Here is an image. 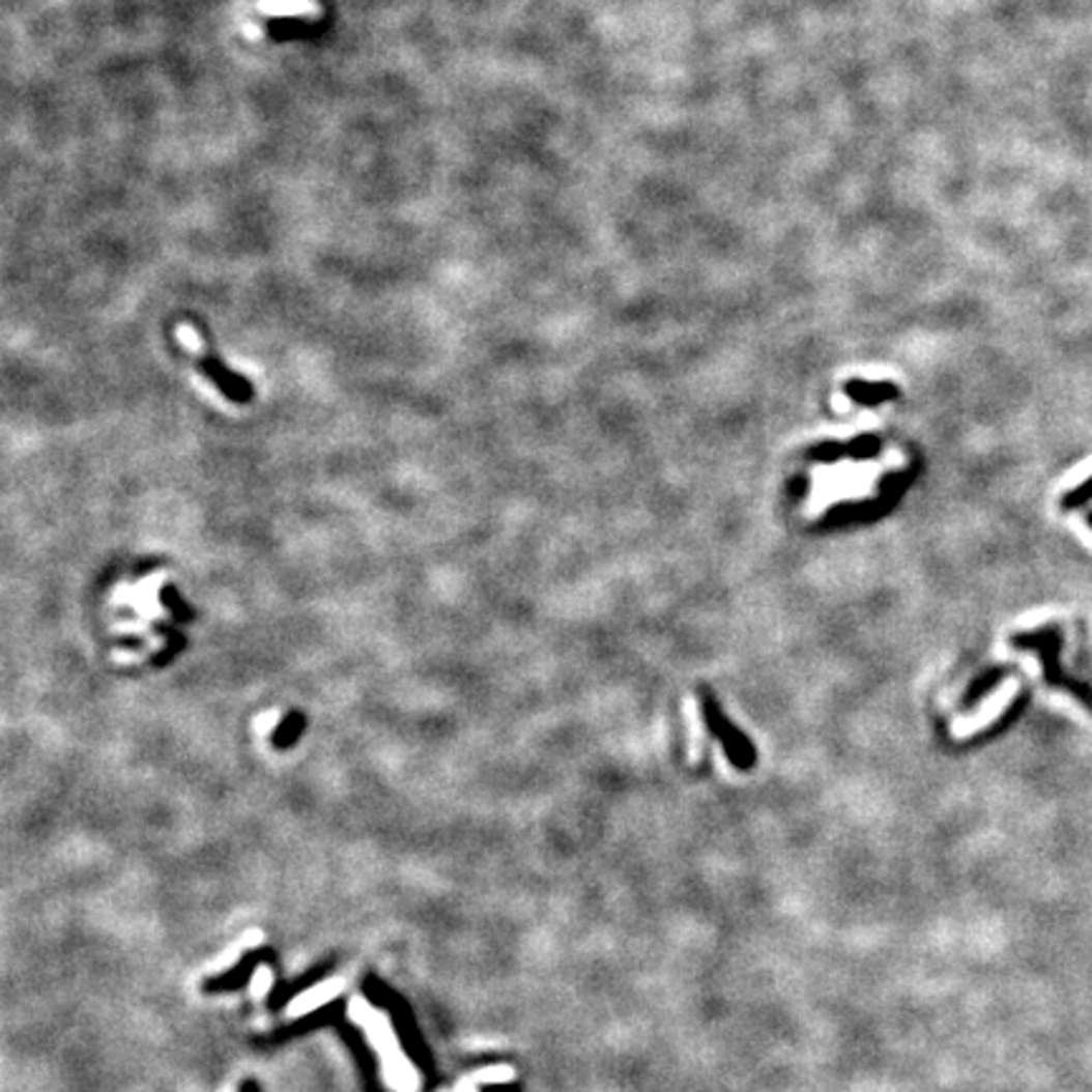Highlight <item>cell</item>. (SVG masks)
<instances>
[{
	"mask_svg": "<svg viewBox=\"0 0 1092 1092\" xmlns=\"http://www.w3.org/2000/svg\"><path fill=\"white\" fill-rule=\"evenodd\" d=\"M321 31V23L304 19V16H276L266 23V33L274 41H294V38H307Z\"/></svg>",
	"mask_w": 1092,
	"mask_h": 1092,
	"instance_id": "cell-2",
	"label": "cell"
},
{
	"mask_svg": "<svg viewBox=\"0 0 1092 1092\" xmlns=\"http://www.w3.org/2000/svg\"><path fill=\"white\" fill-rule=\"evenodd\" d=\"M180 335H185L190 339L188 349H193V352H195V365H198L200 372H205V375H208L212 382H215L218 387H221L223 393H226L231 400H235V402L251 400L253 393H251L249 379L235 375V372L228 370V367H223L215 357L205 354L203 349H200V344L193 339V335H190V329H182Z\"/></svg>",
	"mask_w": 1092,
	"mask_h": 1092,
	"instance_id": "cell-1",
	"label": "cell"
}]
</instances>
